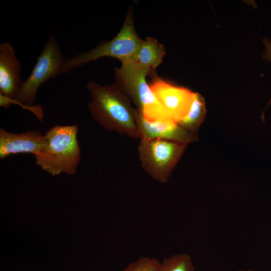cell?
I'll list each match as a JSON object with an SVG mask.
<instances>
[{"label":"cell","instance_id":"obj_9","mask_svg":"<svg viewBox=\"0 0 271 271\" xmlns=\"http://www.w3.org/2000/svg\"><path fill=\"white\" fill-rule=\"evenodd\" d=\"M21 65L9 42L0 44V94L8 99H15L22 82Z\"/></svg>","mask_w":271,"mask_h":271},{"label":"cell","instance_id":"obj_15","mask_svg":"<svg viewBox=\"0 0 271 271\" xmlns=\"http://www.w3.org/2000/svg\"><path fill=\"white\" fill-rule=\"evenodd\" d=\"M263 43L265 47L263 53V58L268 62H271V40L268 38H265L263 40ZM271 104V98L268 101L266 108Z\"/></svg>","mask_w":271,"mask_h":271},{"label":"cell","instance_id":"obj_14","mask_svg":"<svg viewBox=\"0 0 271 271\" xmlns=\"http://www.w3.org/2000/svg\"><path fill=\"white\" fill-rule=\"evenodd\" d=\"M161 261L147 256H142L129 263L122 271H160Z\"/></svg>","mask_w":271,"mask_h":271},{"label":"cell","instance_id":"obj_4","mask_svg":"<svg viewBox=\"0 0 271 271\" xmlns=\"http://www.w3.org/2000/svg\"><path fill=\"white\" fill-rule=\"evenodd\" d=\"M143 39L138 36L133 24L132 9L128 11L119 32L109 41L103 42L94 49L65 59L61 74L86 65L101 57H111L121 62L132 59Z\"/></svg>","mask_w":271,"mask_h":271},{"label":"cell","instance_id":"obj_3","mask_svg":"<svg viewBox=\"0 0 271 271\" xmlns=\"http://www.w3.org/2000/svg\"><path fill=\"white\" fill-rule=\"evenodd\" d=\"M121 62V66L115 70L114 84L116 87L136 106V109L147 120H171L146 81L149 72L132 59Z\"/></svg>","mask_w":271,"mask_h":271},{"label":"cell","instance_id":"obj_2","mask_svg":"<svg viewBox=\"0 0 271 271\" xmlns=\"http://www.w3.org/2000/svg\"><path fill=\"white\" fill-rule=\"evenodd\" d=\"M77 124L56 125L47 130L45 142L34 156L36 164L53 176L75 174L81 160Z\"/></svg>","mask_w":271,"mask_h":271},{"label":"cell","instance_id":"obj_1","mask_svg":"<svg viewBox=\"0 0 271 271\" xmlns=\"http://www.w3.org/2000/svg\"><path fill=\"white\" fill-rule=\"evenodd\" d=\"M86 87L91 98L88 108L96 122L107 131L140 139L136 109L114 84L101 85L90 81L87 82Z\"/></svg>","mask_w":271,"mask_h":271},{"label":"cell","instance_id":"obj_6","mask_svg":"<svg viewBox=\"0 0 271 271\" xmlns=\"http://www.w3.org/2000/svg\"><path fill=\"white\" fill-rule=\"evenodd\" d=\"M187 146L160 139H141L138 152L142 168L154 180L166 183Z\"/></svg>","mask_w":271,"mask_h":271},{"label":"cell","instance_id":"obj_12","mask_svg":"<svg viewBox=\"0 0 271 271\" xmlns=\"http://www.w3.org/2000/svg\"><path fill=\"white\" fill-rule=\"evenodd\" d=\"M206 113L204 98L199 93L194 92L188 113L178 124L187 131L196 133L204 120Z\"/></svg>","mask_w":271,"mask_h":271},{"label":"cell","instance_id":"obj_16","mask_svg":"<svg viewBox=\"0 0 271 271\" xmlns=\"http://www.w3.org/2000/svg\"><path fill=\"white\" fill-rule=\"evenodd\" d=\"M239 271H253L252 269H248L247 270H240Z\"/></svg>","mask_w":271,"mask_h":271},{"label":"cell","instance_id":"obj_5","mask_svg":"<svg viewBox=\"0 0 271 271\" xmlns=\"http://www.w3.org/2000/svg\"><path fill=\"white\" fill-rule=\"evenodd\" d=\"M65 59L59 44L53 35L48 39L38 58L30 75L22 82L15 99H8V106L12 102L17 103L34 111L40 106H34L38 89L46 81L61 75ZM36 114V113H35Z\"/></svg>","mask_w":271,"mask_h":271},{"label":"cell","instance_id":"obj_13","mask_svg":"<svg viewBox=\"0 0 271 271\" xmlns=\"http://www.w3.org/2000/svg\"><path fill=\"white\" fill-rule=\"evenodd\" d=\"M160 271H195L191 256L183 253L165 258L161 262Z\"/></svg>","mask_w":271,"mask_h":271},{"label":"cell","instance_id":"obj_7","mask_svg":"<svg viewBox=\"0 0 271 271\" xmlns=\"http://www.w3.org/2000/svg\"><path fill=\"white\" fill-rule=\"evenodd\" d=\"M152 78L150 86L152 92L170 118L178 123L188 113L194 92L176 86L157 75Z\"/></svg>","mask_w":271,"mask_h":271},{"label":"cell","instance_id":"obj_10","mask_svg":"<svg viewBox=\"0 0 271 271\" xmlns=\"http://www.w3.org/2000/svg\"><path fill=\"white\" fill-rule=\"evenodd\" d=\"M45 137L37 130L13 133L0 128V159L20 153L36 155L43 146Z\"/></svg>","mask_w":271,"mask_h":271},{"label":"cell","instance_id":"obj_11","mask_svg":"<svg viewBox=\"0 0 271 271\" xmlns=\"http://www.w3.org/2000/svg\"><path fill=\"white\" fill-rule=\"evenodd\" d=\"M166 55L164 46L153 37L143 40L132 59L139 66L146 69L151 77L157 75L156 69L163 62Z\"/></svg>","mask_w":271,"mask_h":271},{"label":"cell","instance_id":"obj_8","mask_svg":"<svg viewBox=\"0 0 271 271\" xmlns=\"http://www.w3.org/2000/svg\"><path fill=\"white\" fill-rule=\"evenodd\" d=\"M136 109V118L140 140L160 139L186 145L198 140L197 133L187 131L171 120L150 121Z\"/></svg>","mask_w":271,"mask_h":271}]
</instances>
